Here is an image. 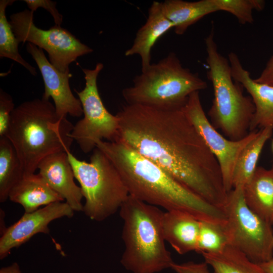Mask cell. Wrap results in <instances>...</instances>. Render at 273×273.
Returning a JSON list of instances; mask_svg holds the SVG:
<instances>
[{"mask_svg":"<svg viewBox=\"0 0 273 273\" xmlns=\"http://www.w3.org/2000/svg\"><path fill=\"white\" fill-rule=\"evenodd\" d=\"M116 115L117 141L208 203L224 209L228 193L219 164L183 108L164 110L127 104Z\"/></svg>","mask_w":273,"mask_h":273,"instance_id":"6da1fadb","label":"cell"},{"mask_svg":"<svg viewBox=\"0 0 273 273\" xmlns=\"http://www.w3.org/2000/svg\"><path fill=\"white\" fill-rule=\"evenodd\" d=\"M96 148L115 166L129 195L166 211L188 213L200 221L226 223L223 210L208 203L124 143L101 140Z\"/></svg>","mask_w":273,"mask_h":273,"instance_id":"7a4b0ae2","label":"cell"},{"mask_svg":"<svg viewBox=\"0 0 273 273\" xmlns=\"http://www.w3.org/2000/svg\"><path fill=\"white\" fill-rule=\"evenodd\" d=\"M73 127L66 118L58 117L54 105L43 97L15 108L6 137L16 151L24 176L34 173L47 156L70 150Z\"/></svg>","mask_w":273,"mask_h":273,"instance_id":"3957f363","label":"cell"},{"mask_svg":"<svg viewBox=\"0 0 273 273\" xmlns=\"http://www.w3.org/2000/svg\"><path fill=\"white\" fill-rule=\"evenodd\" d=\"M164 212L129 195L119 209L124 250L120 262L132 273H156L174 263L165 246Z\"/></svg>","mask_w":273,"mask_h":273,"instance_id":"277c9868","label":"cell"},{"mask_svg":"<svg viewBox=\"0 0 273 273\" xmlns=\"http://www.w3.org/2000/svg\"><path fill=\"white\" fill-rule=\"evenodd\" d=\"M207 87V83L171 52L135 76L132 85L124 88L122 95L127 104L171 110L182 109L191 94Z\"/></svg>","mask_w":273,"mask_h":273,"instance_id":"5b68a950","label":"cell"},{"mask_svg":"<svg viewBox=\"0 0 273 273\" xmlns=\"http://www.w3.org/2000/svg\"><path fill=\"white\" fill-rule=\"evenodd\" d=\"M205 43L207 75L214 92L208 113L210 122L228 139L239 141L250 132L254 103L250 96L244 95L243 86L234 80L229 60L218 52L212 32L206 37Z\"/></svg>","mask_w":273,"mask_h":273,"instance_id":"8992f818","label":"cell"},{"mask_svg":"<svg viewBox=\"0 0 273 273\" xmlns=\"http://www.w3.org/2000/svg\"><path fill=\"white\" fill-rule=\"evenodd\" d=\"M75 178L79 182L85 202L83 211L91 219L102 221L114 214L129 196L118 170L98 148L89 162L66 150Z\"/></svg>","mask_w":273,"mask_h":273,"instance_id":"52a82bcc","label":"cell"},{"mask_svg":"<svg viewBox=\"0 0 273 273\" xmlns=\"http://www.w3.org/2000/svg\"><path fill=\"white\" fill-rule=\"evenodd\" d=\"M224 210L229 245L255 263L259 264L273 258L272 225L248 207L243 187L234 188L228 193Z\"/></svg>","mask_w":273,"mask_h":273,"instance_id":"ba28073f","label":"cell"},{"mask_svg":"<svg viewBox=\"0 0 273 273\" xmlns=\"http://www.w3.org/2000/svg\"><path fill=\"white\" fill-rule=\"evenodd\" d=\"M103 68L102 63H98L93 69H82L85 87L80 92L74 89L81 103L83 117L74 125L70 136L84 153L93 151L103 139L111 142L118 139L119 119L106 109L98 91L97 78Z\"/></svg>","mask_w":273,"mask_h":273,"instance_id":"9c48e42d","label":"cell"},{"mask_svg":"<svg viewBox=\"0 0 273 273\" xmlns=\"http://www.w3.org/2000/svg\"><path fill=\"white\" fill-rule=\"evenodd\" d=\"M9 21L19 43L27 42L47 52L49 61L58 70L70 72L69 65L79 57L93 50L82 43L68 30L54 25L41 29L34 23L33 12L24 11L12 14Z\"/></svg>","mask_w":273,"mask_h":273,"instance_id":"30bf717a","label":"cell"},{"mask_svg":"<svg viewBox=\"0 0 273 273\" xmlns=\"http://www.w3.org/2000/svg\"><path fill=\"white\" fill-rule=\"evenodd\" d=\"M183 110L202 136L216 158L220 168L224 188L229 193L233 189V175L236 162L246 146L256 135L250 131L243 139L232 141L221 134L211 123L203 108L199 92L191 94Z\"/></svg>","mask_w":273,"mask_h":273,"instance_id":"8fae6325","label":"cell"},{"mask_svg":"<svg viewBox=\"0 0 273 273\" xmlns=\"http://www.w3.org/2000/svg\"><path fill=\"white\" fill-rule=\"evenodd\" d=\"M74 210L66 203L57 202L44 206L33 212L25 213L2 234L0 239V259H3L11 250L29 241L38 233L49 234V224L54 220L72 217Z\"/></svg>","mask_w":273,"mask_h":273,"instance_id":"7c38bea8","label":"cell"},{"mask_svg":"<svg viewBox=\"0 0 273 273\" xmlns=\"http://www.w3.org/2000/svg\"><path fill=\"white\" fill-rule=\"evenodd\" d=\"M26 51L35 61L41 74L44 92L42 97L54 102L56 114L60 118L67 115L79 117L83 114L81 103L73 94L69 85L70 72L58 70L47 59L43 50L28 42Z\"/></svg>","mask_w":273,"mask_h":273,"instance_id":"4fadbf2b","label":"cell"},{"mask_svg":"<svg viewBox=\"0 0 273 273\" xmlns=\"http://www.w3.org/2000/svg\"><path fill=\"white\" fill-rule=\"evenodd\" d=\"M228 60L234 80L246 89L255 106L250 132L265 128L273 130V87L257 82L252 78L235 53L229 54Z\"/></svg>","mask_w":273,"mask_h":273,"instance_id":"5bb4252c","label":"cell"},{"mask_svg":"<svg viewBox=\"0 0 273 273\" xmlns=\"http://www.w3.org/2000/svg\"><path fill=\"white\" fill-rule=\"evenodd\" d=\"M38 173L75 211H83L81 188L74 182L72 166L66 152L50 155L39 163Z\"/></svg>","mask_w":273,"mask_h":273,"instance_id":"9a60e30c","label":"cell"},{"mask_svg":"<svg viewBox=\"0 0 273 273\" xmlns=\"http://www.w3.org/2000/svg\"><path fill=\"white\" fill-rule=\"evenodd\" d=\"M174 26L163 13L162 2L154 1L148 10V16L145 23L138 30L133 42L125 52L128 57L139 55L141 59L142 71L151 64V51L163 35Z\"/></svg>","mask_w":273,"mask_h":273,"instance_id":"2e32d148","label":"cell"},{"mask_svg":"<svg viewBox=\"0 0 273 273\" xmlns=\"http://www.w3.org/2000/svg\"><path fill=\"white\" fill-rule=\"evenodd\" d=\"M200 220L179 210L164 212L162 229L165 241L179 254L196 251Z\"/></svg>","mask_w":273,"mask_h":273,"instance_id":"e0dca14e","label":"cell"},{"mask_svg":"<svg viewBox=\"0 0 273 273\" xmlns=\"http://www.w3.org/2000/svg\"><path fill=\"white\" fill-rule=\"evenodd\" d=\"M9 199L22 205L25 213L33 212L41 206L64 201L39 173L24 176L11 189Z\"/></svg>","mask_w":273,"mask_h":273,"instance_id":"ac0fdd59","label":"cell"},{"mask_svg":"<svg viewBox=\"0 0 273 273\" xmlns=\"http://www.w3.org/2000/svg\"><path fill=\"white\" fill-rule=\"evenodd\" d=\"M248 207L271 225L273 224V168H256L250 181L243 187Z\"/></svg>","mask_w":273,"mask_h":273,"instance_id":"d6986e66","label":"cell"},{"mask_svg":"<svg viewBox=\"0 0 273 273\" xmlns=\"http://www.w3.org/2000/svg\"><path fill=\"white\" fill-rule=\"evenodd\" d=\"M166 17L172 23L175 33L182 35L188 28L205 16L218 11L214 0L187 2L165 0L162 2Z\"/></svg>","mask_w":273,"mask_h":273,"instance_id":"ffe728a7","label":"cell"},{"mask_svg":"<svg viewBox=\"0 0 273 273\" xmlns=\"http://www.w3.org/2000/svg\"><path fill=\"white\" fill-rule=\"evenodd\" d=\"M273 130L270 128L259 129L255 137L249 142L239 156L233 172V189L244 187L251 179L257 167L259 158Z\"/></svg>","mask_w":273,"mask_h":273,"instance_id":"44dd1931","label":"cell"},{"mask_svg":"<svg viewBox=\"0 0 273 273\" xmlns=\"http://www.w3.org/2000/svg\"><path fill=\"white\" fill-rule=\"evenodd\" d=\"M201 254L214 273H266L259 264L230 245L218 253Z\"/></svg>","mask_w":273,"mask_h":273,"instance_id":"7402d4cb","label":"cell"},{"mask_svg":"<svg viewBox=\"0 0 273 273\" xmlns=\"http://www.w3.org/2000/svg\"><path fill=\"white\" fill-rule=\"evenodd\" d=\"M24 173L16 151L6 136L0 138V202L9 198L11 189Z\"/></svg>","mask_w":273,"mask_h":273,"instance_id":"603a6c76","label":"cell"},{"mask_svg":"<svg viewBox=\"0 0 273 273\" xmlns=\"http://www.w3.org/2000/svg\"><path fill=\"white\" fill-rule=\"evenodd\" d=\"M14 2V0L0 1V57L16 62L35 76L37 74L35 68L26 62L19 52V42L6 17L7 7Z\"/></svg>","mask_w":273,"mask_h":273,"instance_id":"cb8c5ba5","label":"cell"},{"mask_svg":"<svg viewBox=\"0 0 273 273\" xmlns=\"http://www.w3.org/2000/svg\"><path fill=\"white\" fill-rule=\"evenodd\" d=\"M229 245L225 224L201 221L196 252L216 253Z\"/></svg>","mask_w":273,"mask_h":273,"instance_id":"d4e9b609","label":"cell"},{"mask_svg":"<svg viewBox=\"0 0 273 273\" xmlns=\"http://www.w3.org/2000/svg\"><path fill=\"white\" fill-rule=\"evenodd\" d=\"M218 11L229 12L242 24L253 22V10L262 11L265 6L263 0H214Z\"/></svg>","mask_w":273,"mask_h":273,"instance_id":"484cf974","label":"cell"},{"mask_svg":"<svg viewBox=\"0 0 273 273\" xmlns=\"http://www.w3.org/2000/svg\"><path fill=\"white\" fill-rule=\"evenodd\" d=\"M12 97L0 90V138L6 136L9 127L11 115L15 109Z\"/></svg>","mask_w":273,"mask_h":273,"instance_id":"4316f807","label":"cell"},{"mask_svg":"<svg viewBox=\"0 0 273 273\" xmlns=\"http://www.w3.org/2000/svg\"><path fill=\"white\" fill-rule=\"evenodd\" d=\"M30 11L34 12L38 8L47 10L54 18L55 25L61 26L63 16L56 8L57 3L50 0H24Z\"/></svg>","mask_w":273,"mask_h":273,"instance_id":"83f0119b","label":"cell"},{"mask_svg":"<svg viewBox=\"0 0 273 273\" xmlns=\"http://www.w3.org/2000/svg\"><path fill=\"white\" fill-rule=\"evenodd\" d=\"M175 273H210L208 264L204 262L188 261L182 263H174L171 268Z\"/></svg>","mask_w":273,"mask_h":273,"instance_id":"f1b7e54d","label":"cell"},{"mask_svg":"<svg viewBox=\"0 0 273 273\" xmlns=\"http://www.w3.org/2000/svg\"><path fill=\"white\" fill-rule=\"evenodd\" d=\"M254 80L273 87V56L267 62L259 76Z\"/></svg>","mask_w":273,"mask_h":273,"instance_id":"f546056e","label":"cell"},{"mask_svg":"<svg viewBox=\"0 0 273 273\" xmlns=\"http://www.w3.org/2000/svg\"><path fill=\"white\" fill-rule=\"evenodd\" d=\"M0 273H22L18 264L16 262L11 265L3 267L0 269Z\"/></svg>","mask_w":273,"mask_h":273,"instance_id":"4dcf8cb0","label":"cell"},{"mask_svg":"<svg viewBox=\"0 0 273 273\" xmlns=\"http://www.w3.org/2000/svg\"><path fill=\"white\" fill-rule=\"evenodd\" d=\"M259 265L266 273H273V258Z\"/></svg>","mask_w":273,"mask_h":273,"instance_id":"1f68e13d","label":"cell"},{"mask_svg":"<svg viewBox=\"0 0 273 273\" xmlns=\"http://www.w3.org/2000/svg\"><path fill=\"white\" fill-rule=\"evenodd\" d=\"M271 148H272V153H273V140H272V143H271Z\"/></svg>","mask_w":273,"mask_h":273,"instance_id":"d6a6232c","label":"cell"}]
</instances>
